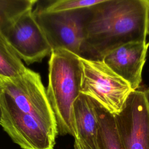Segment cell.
I'll return each instance as SVG.
<instances>
[{"instance_id": "9a60e30c", "label": "cell", "mask_w": 149, "mask_h": 149, "mask_svg": "<svg viewBox=\"0 0 149 149\" xmlns=\"http://www.w3.org/2000/svg\"><path fill=\"white\" fill-rule=\"evenodd\" d=\"M1 116H2V110H1V102H0V123H1Z\"/></svg>"}, {"instance_id": "e0dca14e", "label": "cell", "mask_w": 149, "mask_h": 149, "mask_svg": "<svg viewBox=\"0 0 149 149\" xmlns=\"http://www.w3.org/2000/svg\"></svg>"}, {"instance_id": "9c48e42d", "label": "cell", "mask_w": 149, "mask_h": 149, "mask_svg": "<svg viewBox=\"0 0 149 149\" xmlns=\"http://www.w3.org/2000/svg\"><path fill=\"white\" fill-rule=\"evenodd\" d=\"M73 115L77 138L90 149H98V121L93 99L80 94L73 105Z\"/></svg>"}, {"instance_id": "5b68a950", "label": "cell", "mask_w": 149, "mask_h": 149, "mask_svg": "<svg viewBox=\"0 0 149 149\" xmlns=\"http://www.w3.org/2000/svg\"><path fill=\"white\" fill-rule=\"evenodd\" d=\"M86 10L46 12L36 8L33 10L52 51L65 49L80 56Z\"/></svg>"}, {"instance_id": "52a82bcc", "label": "cell", "mask_w": 149, "mask_h": 149, "mask_svg": "<svg viewBox=\"0 0 149 149\" xmlns=\"http://www.w3.org/2000/svg\"><path fill=\"white\" fill-rule=\"evenodd\" d=\"M19 57L27 65L41 62L52 49L37 23L33 9L19 16L1 33Z\"/></svg>"}, {"instance_id": "7c38bea8", "label": "cell", "mask_w": 149, "mask_h": 149, "mask_svg": "<svg viewBox=\"0 0 149 149\" xmlns=\"http://www.w3.org/2000/svg\"><path fill=\"white\" fill-rule=\"evenodd\" d=\"M36 0H0V32L9 27L21 15L33 9Z\"/></svg>"}, {"instance_id": "4fadbf2b", "label": "cell", "mask_w": 149, "mask_h": 149, "mask_svg": "<svg viewBox=\"0 0 149 149\" xmlns=\"http://www.w3.org/2000/svg\"><path fill=\"white\" fill-rule=\"evenodd\" d=\"M103 0H57L51 1L44 6L37 8L46 12L73 10L87 8L95 5Z\"/></svg>"}, {"instance_id": "277c9868", "label": "cell", "mask_w": 149, "mask_h": 149, "mask_svg": "<svg viewBox=\"0 0 149 149\" xmlns=\"http://www.w3.org/2000/svg\"><path fill=\"white\" fill-rule=\"evenodd\" d=\"M80 93L96 101L113 115L119 113L133 90L103 61L79 57Z\"/></svg>"}, {"instance_id": "8992f818", "label": "cell", "mask_w": 149, "mask_h": 149, "mask_svg": "<svg viewBox=\"0 0 149 149\" xmlns=\"http://www.w3.org/2000/svg\"><path fill=\"white\" fill-rule=\"evenodd\" d=\"M113 115L123 149H149V87L132 91Z\"/></svg>"}, {"instance_id": "8fae6325", "label": "cell", "mask_w": 149, "mask_h": 149, "mask_svg": "<svg viewBox=\"0 0 149 149\" xmlns=\"http://www.w3.org/2000/svg\"><path fill=\"white\" fill-rule=\"evenodd\" d=\"M27 69L0 32V81L19 77Z\"/></svg>"}, {"instance_id": "6da1fadb", "label": "cell", "mask_w": 149, "mask_h": 149, "mask_svg": "<svg viewBox=\"0 0 149 149\" xmlns=\"http://www.w3.org/2000/svg\"><path fill=\"white\" fill-rule=\"evenodd\" d=\"M149 0H103L87 8L80 58L102 61L130 42L146 41Z\"/></svg>"}, {"instance_id": "3957f363", "label": "cell", "mask_w": 149, "mask_h": 149, "mask_svg": "<svg viewBox=\"0 0 149 149\" xmlns=\"http://www.w3.org/2000/svg\"><path fill=\"white\" fill-rule=\"evenodd\" d=\"M0 102L57 130L55 117L38 73L28 69L19 77L1 81Z\"/></svg>"}, {"instance_id": "7a4b0ae2", "label": "cell", "mask_w": 149, "mask_h": 149, "mask_svg": "<svg viewBox=\"0 0 149 149\" xmlns=\"http://www.w3.org/2000/svg\"><path fill=\"white\" fill-rule=\"evenodd\" d=\"M79 56L65 49L52 51L48 61L47 95L54 112L58 134L77 138L74 102L80 94Z\"/></svg>"}, {"instance_id": "ba28073f", "label": "cell", "mask_w": 149, "mask_h": 149, "mask_svg": "<svg viewBox=\"0 0 149 149\" xmlns=\"http://www.w3.org/2000/svg\"><path fill=\"white\" fill-rule=\"evenodd\" d=\"M148 47L147 41L127 43L108 54L102 61L134 91L140 87L142 81Z\"/></svg>"}, {"instance_id": "5bb4252c", "label": "cell", "mask_w": 149, "mask_h": 149, "mask_svg": "<svg viewBox=\"0 0 149 149\" xmlns=\"http://www.w3.org/2000/svg\"><path fill=\"white\" fill-rule=\"evenodd\" d=\"M74 149H90L87 146L83 144L77 139H74Z\"/></svg>"}, {"instance_id": "2e32d148", "label": "cell", "mask_w": 149, "mask_h": 149, "mask_svg": "<svg viewBox=\"0 0 149 149\" xmlns=\"http://www.w3.org/2000/svg\"><path fill=\"white\" fill-rule=\"evenodd\" d=\"M147 35L149 36V22H148V31H147ZM149 43V41L148 42Z\"/></svg>"}, {"instance_id": "30bf717a", "label": "cell", "mask_w": 149, "mask_h": 149, "mask_svg": "<svg viewBox=\"0 0 149 149\" xmlns=\"http://www.w3.org/2000/svg\"><path fill=\"white\" fill-rule=\"evenodd\" d=\"M98 121V149H123L118 133L114 115L93 99Z\"/></svg>"}]
</instances>
